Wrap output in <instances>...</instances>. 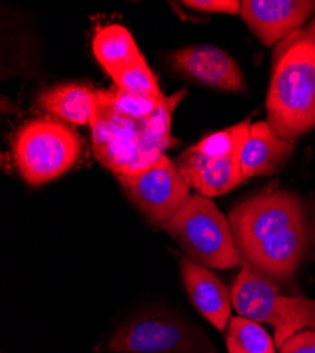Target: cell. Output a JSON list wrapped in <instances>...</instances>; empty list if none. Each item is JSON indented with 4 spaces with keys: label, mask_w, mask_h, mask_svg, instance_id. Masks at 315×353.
I'll return each mask as SVG.
<instances>
[{
    "label": "cell",
    "mask_w": 315,
    "mask_h": 353,
    "mask_svg": "<svg viewBox=\"0 0 315 353\" xmlns=\"http://www.w3.org/2000/svg\"><path fill=\"white\" fill-rule=\"evenodd\" d=\"M274 343L259 322L243 316L229 322L226 332L229 353H274Z\"/></svg>",
    "instance_id": "obj_17"
},
{
    "label": "cell",
    "mask_w": 315,
    "mask_h": 353,
    "mask_svg": "<svg viewBox=\"0 0 315 353\" xmlns=\"http://www.w3.org/2000/svg\"><path fill=\"white\" fill-rule=\"evenodd\" d=\"M13 160L21 179L33 187L59 179L78 161L82 143L75 130L54 117H37L16 132Z\"/></svg>",
    "instance_id": "obj_5"
},
{
    "label": "cell",
    "mask_w": 315,
    "mask_h": 353,
    "mask_svg": "<svg viewBox=\"0 0 315 353\" xmlns=\"http://www.w3.org/2000/svg\"><path fill=\"white\" fill-rule=\"evenodd\" d=\"M92 50L96 61L109 74L141 55L136 40L121 24L105 26L95 33Z\"/></svg>",
    "instance_id": "obj_16"
},
{
    "label": "cell",
    "mask_w": 315,
    "mask_h": 353,
    "mask_svg": "<svg viewBox=\"0 0 315 353\" xmlns=\"http://www.w3.org/2000/svg\"><path fill=\"white\" fill-rule=\"evenodd\" d=\"M250 126L252 121L246 119L231 128L211 133L191 145V150L207 159H225L241 154Z\"/></svg>",
    "instance_id": "obj_19"
},
{
    "label": "cell",
    "mask_w": 315,
    "mask_h": 353,
    "mask_svg": "<svg viewBox=\"0 0 315 353\" xmlns=\"http://www.w3.org/2000/svg\"><path fill=\"white\" fill-rule=\"evenodd\" d=\"M98 101L119 114L129 117L136 122H141L150 116L164 99H156L145 95H137L133 92H128L119 88L108 91H96Z\"/></svg>",
    "instance_id": "obj_20"
},
{
    "label": "cell",
    "mask_w": 315,
    "mask_h": 353,
    "mask_svg": "<svg viewBox=\"0 0 315 353\" xmlns=\"http://www.w3.org/2000/svg\"><path fill=\"white\" fill-rule=\"evenodd\" d=\"M314 10L311 0H245L239 14L257 39L273 46L303 28Z\"/></svg>",
    "instance_id": "obj_10"
},
{
    "label": "cell",
    "mask_w": 315,
    "mask_h": 353,
    "mask_svg": "<svg viewBox=\"0 0 315 353\" xmlns=\"http://www.w3.org/2000/svg\"><path fill=\"white\" fill-rule=\"evenodd\" d=\"M183 3L191 9L207 13H241V2L238 0H187Z\"/></svg>",
    "instance_id": "obj_21"
},
{
    "label": "cell",
    "mask_w": 315,
    "mask_h": 353,
    "mask_svg": "<svg viewBox=\"0 0 315 353\" xmlns=\"http://www.w3.org/2000/svg\"><path fill=\"white\" fill-rule=\"evenodd\" d=\"M294 152V141L281 139L267 123H252L241 152V170L245 180L274 174Z\"/></svg>",
    "instance_id": "obj_13"
},
{
    "label": "cell",
    "mask_w": 315,
    "mask_h": 353,
    "mask_svg": "<svg viewBox=\"0 0 315 353\" xmlns=\"http://www.w3.org/2000/svg\"><path fill=\"white\" fill-rule=\"evenodd\" d=\"M266 112L284 140L315 128V19L276 46Z\"/></svg>",
    "instance_id": "obj_2"
},
{
    "label": "cell",
    "mask_w": 315,
    "mask_h": 353,
    "mask_svg": "<svg viewBox=\"0 0 315 353\" xmlns=\"http://www.w3.org/2000/svg\"><path fill=\"white\" fill-rule=\"evenodd\" d=\"M163 229L192 261L211 269H234L242 263L229 219L211 198L195 194L171 216Z\"/></svg>",
    "instance_id": "obj_3"
},
{
    "label": "cell",
    "mask_w": 315,
    "mask_h": 353,
    "mask_svg": "<svg viewBox=\"0 0 315 353\" xmlns=\"http://www.w3.org/2000/svg\"><path fill=\"white\" fill-rule=\"evenodd\" d=\"M118 180L153 223L163 226L188 201L190 185L176 163L163 154L154 164L134 175H119Z\"/></svg>",
    "instance_id": "obj_7"
},
{
    "label": "cell",
    "mask_w": 315,
    "mask_h": 353,
    "mask_svg": "<svg viewBox=\"0 0 315 353\" xmlns=\"http://www.w3.org/2000/svg\"><path fill=\"white\" fill-rule=\"evenodd\" d=\"M109 77L113 79L114 85H116L119 90L156 99L165 98L143 54L139 58H136V60L125 64L123 67L110 71Z\"/></svg>",
    "instance_id": "obj_18"
},
{
    "label": "cell",
    "mask_w": 315,
    "mask_h": 353,
    "mask_svg": "<svg viewBox=\"0 0 315 353\" xmlns=\"http://www.w3.org/2000/svg\"><path fill=\"white\" fill-rule=\"evenodd\" d=\"M168 61L176 71L191 81L225 92H241L245 79L235 58L210 44L190 46L170 54Z\"/></svg>",
    "instance_id": "obj_9"
},
{
    "label": "cell",
    "mask_w": 315,
    "mask_h": 353,
    "mask_svg": "<svg viewBox=\"0 0 315 353\" xmlns=\"http://www.w3.org/2000/svg\"><path fill=\"white\" fill-rule=\"evenodd\" d=\"M37 105L60 121L85 126L91 125L98 109V94L88 85L63 83L44 91L39 97Z\"/></svg>",
    "instance_id": "obj_15"
},
{
    "label": "cell",
    "mask_w": 315,
    "mask_h": 353,
    "mask_svg": "<svg viewBox=\"0 0 315 353\" xmlns=\"http://www.w3.org/2000/svg\"><path fill=\"white\" fill-rule=\"evenodd\" d=\"M176 164L188 185L208 198L223 195L246 181L241 170V154L207 159L188 147L179 156Z\"/></svg>",
    "instance_id": "obj_12"
},
{
    "label": "cell",
    "mask_w": 315,
    "mask_h": 353,
    "mask_svg": "<svg viewBox=\"0 0 315 353\" xmlns=\"http://www.w3.org/2000/svg\"><path fill=\"white\" fill-rule=\"evenodd\" d=\"M106 349L114 353H216L203 332L161 314L126 322L108 341Z\"/></svg>",
    "instance_id": "obj_6"
},
{
    "label": "cell",
    "mask_w": 315,
    "mask_h": 353,
    "mask_svg": "<svg viewBox=\"0 0 315 353\" xmlns=\"http://www.w3.org/2000/svg\"><path fill=\"white\" fill-rule=\"evenodd\" d=\"M90 126L94 153L99 163L116 176L128 175L137 159L140 123L98 101Z\"/></svg>",
    "instance_id": "obj_8"
},
{
    "label": "cell",
    "mask_w": 315,
    "mask_h": 353,
    "mask_svg": "<svg viewBox=\"0 0 315 353\" xmlns=\"http://www.w3.org/2000/svg\"><path fill=\"white\" fill-rule=\"evenodd\" d=\"M187 91L181 90L173 95L165 97L160 106L140 123V144L137 159L128 175L145 171L154 164L171 144V122L176 108L184 99Z\"/></svg>",
    "instance_id": "obj_14"
},
{
    "label": "cell",
    "mask_w": 315,
    "mask_h": 353,
    "mask_svg": "<svg viewBox=\"0 0 315 353\" xmlns=\"http://www.w3.org/2000/svg\"><path fill=\"white\" fill-rule=\"evenodd\" d=\"M280 353H315V330H304L280 347Z\"/></svg>",
    "instance_id": "obj_22"
},
{
    "label": "cell",
    "mask_w": 315,
    "mask_h": 353,
    "mask_svg": "<svg viewBox=\"0 0 315 353\" xmlns=\"http://www.w3.org/2000/svg\"><path fill=\"white\" fill-rule=\"evenodd\" d=\"M180 270L194 307L218 331H225L234 305L226 285L212 272L191 259L180 257Z\"/></svg>",
    "instance_id": "obj_11"
},
{
    "label": "cell",
    "mask_w": 315,
    "mask_h": 353,
    "mask_svg": "<svg viewBox=\"0 0 315 353\" xmlns=\"http://www.w3.org/2000/svg\"><path fill=\"white\" fill-rule=\"evenodd\" d=\"M231 296L241 316L273 327L278 347L305 328L315 330V300L283 296L272 277L246 261L242 263Z\"/></svg>",
    "instance_id": "obj_4"
},
{
    "label": "cell",
    "mask_w": 315,
    "mask_h": 353,
    "mask_svg": "<svg viewBox=\"0 0 315 353\" xmlns=\"http://www.w3.org/2000/svg\"><path fill=\"white\" fill-rule=\"evenodd\" d=\"M229 223L246 263L269 277L296 273L308 246L307 218L300 198L284 190H266L232 208Z\"/></svg>",
    "instance_id": "obj_1"
}]
</instances>
